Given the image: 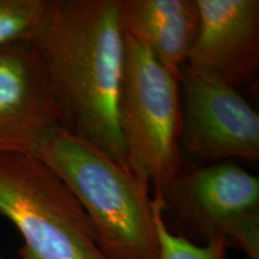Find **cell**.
<instances>
[{
    "label": "cell",
    "instance_id": "cell-9",
    "mask_svg": "<svg viewBox=\"0 0 259 259\" xmlns=\"http://www.w3.org/2000/svg\"><path fill=\"white\" fill-rule=\"evenodd\" d=\"M119 11L124 31L180 80L199 28L197 0H119Z\"/></svg>",
    "mask_w": 259,
    "mask_h": 259
},
{
    "label": "cell",
    "instance_id": "cell-1",
    "mask_svg": "<svg viewBox=\"0 0 259 259\" xmlns=\"http://www.w3.org/2000/svg\"><path fill=\"white\" fill-rule=\"evenodd\" d=\"M35 45L64 128L130 171L119 111L125 66L119 0H54Z\"/></svg>",
    "mask_w": 259,
    "mask_h": 259
},
{
    "label": "cell",
    "instance_id": "cell-11",
    "mask_svg": "<svg viewBox=\"0 0 259 259\" xmlns=\"http://www.w3.org/2000/svg\"><path fill=\"white\" fill-rule=\"evenodd\" d=\"M153 213L158 242V259H226L228 245L223 239L197 245L170 232L163 216V199L160 190H155Z\"/></svg>",
    "mask_w": 259,
    "mask_h": 259
},
{
    "label": "cell",
    "instance_id": "cell-10",
    "mask_svg": "<svg viewBox=\"0 0 259 259\" xmlns=\"http://www.w3.org/2000/svg\"><path fill=\"white\" fill-rule=\"evenodd\" d=\"M54 0H0V48L35 42L44 31Z\"/></svg>",
    "mask_w": 259,
    "mask_h": 259
},
{
    "label": "cell",
    "instance_id": "cell-7",
    "mask_svg": "<svg viewBox=\"0 0 259 259\" xmlns=\"http://www.w3.org/2000/svg\"><path fill=\"white\" fill-rule=\"evenodd\" d=\"M59 128L63 115L35 42L0 48V155H35Z\"/></svg>",
    "mask_w": 259,
    "mask_h": 259
},
{
    "label": "cell",
    "instance_id": "cell-6",
    "mask_svg": "<svg viewBox=\"0 0 259 259\" xmlns=\"http://www.w3.org/2000/svg\"><path fill=\"white\" fill-rule=\"evenodd\" d=\"M181 153L208 162L259 158V115L232 87L184 69Z\"/></svg>",
    "mask_w": 259,
    "mask_h": 259
},
{
    "label": "cell",
    "instance_id": "cell-3",
    "mask_svg": "<svg viewBox=\"0 0 259 259\" xmlns=\"http://www.w3.org/2000/svg\"><path fill=\"white\" fill-rule=\"evenodd\" d=\"M0 215L23 236L22 259H107L78 199L36 155H0Z\"/></svg>",
    "mask_w": 259,
    "mask_h": 259
},
{
    "label": "cell",
    "instance_id": "cell-4",
    "mask_svg": "<svg viewBox=\"0 0 259 259\" xmlns=\"http://www.w3.org/2000/svg\"><path fill=\"white\" fill-rule=\"evenodd\" d=\"M119 111L130 171L163 190L181 170L180 80L127 32Z\"/></svg>",
    "mask_w": 259,
    "mask_h": 259
},
{
    "label": "cell",
    "instance_id": "cell-8",
    "mask_svg": "<svg viewBox=\"0 0 259 259\" xmlns=\"http://www.w3.org/2000/svg\"><path fill=\"white\" fill-rule=\"evenodd\" d=\"M199 28L184 69L238 90L259 66L258 0H197Z\"/></svg>",
    "mask_w": 259,
    "mask_h": 259
},
{
    "label": "cell",
    "instance_id": "cell-12",
    "mask_svg": "<svg viewBox=\"0 0 259 259\" xmlns=\"http://www.w3.org/2000/svg\"><path fill=\"white\" fill-rule=\"evenodd\" d=\"M0 259H2V258H0Z\"/></svg>",
    "mask_w": 259,
    "mask_h": 259
},
{
    "label": "cell",
    "instance_id": "cell-5",
    "mask_svg": "<svg viewBox=\"0 0 259 259\" xmlns=\"http://www.w3.org/2000/svg\"><path fill=\"white\" fill-rule=\"evenodd\" d=\"M163 212L181 231L204 244L223 239L227 245L259 259V179L232 162L179 171L163 190Z\"/></svg>",
    "mask_w": 259,
    "mask_h": 259
},
{
    "label": "cell",
    "instance_id": "cell-2",
    "mask_svg": "<svg viewBox=\"0 0 259 259\" xmlns=\"http://www.w3.org/2000/svg\"><path fill=\"white\" fill-rule=\"evenodd\" d=\"M35 155L78 199L107 259H158L149 184L65 128Z\"/></svg>",
    "mask_w": 259,
    "mask_h": 259
}]
</instances>
